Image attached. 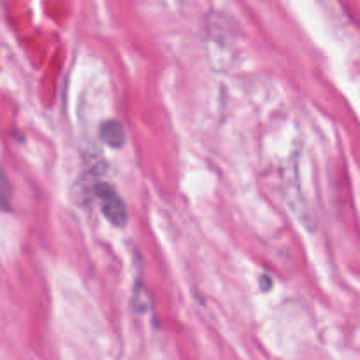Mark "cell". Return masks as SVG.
I'll list each match as a JSON object with an SVG mask.
<instances>
[{"mask_svg":"<svg viewBox=\"0 0 360 360\" xmlns=\"http://www.w3.org/2000/svg\"><path fill=\"white\" fill-rule=\"evenodd\" d=\"M101 139L111 148H122L125 144V129L118 120H108L101 125Z\"/></svg>","mask_w":360,"mask_h":360,"instance_id":"2","label":"cell"},{"mask_svg":"<svg viewBox=\"0 0 360 360\" xmlns=\"http://www.w3.org/2000/svg\"><path fill=\"white\" fill-rule=\"evenodd\" d=\"M13 207V186H11L7 172L0 164V211L7 213Z\"/></svg>","mask_w":360,"mask_h":360,"instance_id":"3","label":"cell"},{"mask_svg":"<svg viewBox=\"0 0 360 360\" xmlns=\"http://www.w3.org/2000/svg\"><path fill=\"white\" fill-rule=\"evenodd\" d=\"M95 195L98 197V202H101L102 213L104 217L111 221L115 227H123L127 224V206L123 202L122 197L118 195L115 188L111 185H105V183H98L95 186Z\"/></svg>","mask_w":360,"mask_h":360,"instance_id":"1","label":"cell"}]
</instances>
